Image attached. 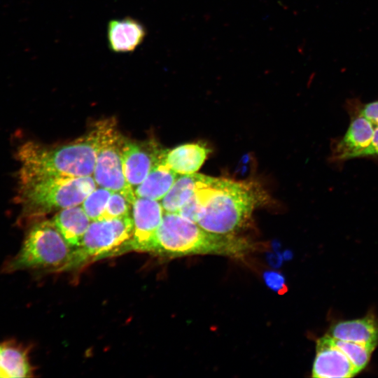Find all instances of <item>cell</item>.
<instances>
[{
	"label": "cell",
	"instance_id": "obj_7",
	"mask_svg": "<svg viewBox=\"0 0 378 378\" xmlns=\"http://www.w3.org/2000/svg\"><path fill=\"white\" fill-rule=\"evenodd\" d=\"M132 216L92 220L79 247L73 250L64 271L80 268L89 262L113 255L132 237Z\"/></svg>",
	"mask_w": 378,
	"mask_h": 378
},
{
	"label": "cell",
	"instance_id": "obj_20",
	"mask_svg": "<svg viewBox=\"0 0 378 378\" xmlns=\"http://www.w3.org/2000/svg\"><path fill=\"white\" fill-rule=\"evenodd\" d=\"M113 191L97 186L80 204L92 220L101 219Z\"/></svg>",
	"mask_w": 378,
	"mask_h": 378
},
{
	"label": "cell",
	"instance_id": "obj_26",
	"mask_svg": "<svg viewBox=\"0 0 378 378\" xmlns=\"http://www.w3.org/2000/svg\"><path fill=\"white\" fill-rule=\"evenodd\" d=\"M0 377H1V376H0Z\"/></svg>",
	"mask_w": 378,
	"mask_h": 378
},
{
	"label": "cell",
	"instance_id": "obj_3",
	"mask_svg": "<svg viewBox=\"0 0 378 378\" xmlns=\"http://www.w3.org/2000/svg\"><path fill=\"white\" fill-rule=\"evenodd\" d=\"M253 249V244L244 238L213 233L178 213L164 212L153 253L169 258L207 254L241 258Z\"/></svg>",
	"mask_w": 378,
	"mask_h": 378
},
{
	"label": "cell",
	"instance_id": "obj_18",
	"mask_svg": "<svg viewBox=\"0 0 378 378\" xmlns=\"http://www.w3.org/2000/svg\"><path fill=\"white\" fill-rule=\"evenodd\" d=\"M202 175L194 173L177 177L169 190L160 200L164 211L178 213L193 195Z\"/></svg>",
	"mask_w": 378,
	"mask_h": 378
},
{
	"label": "cell",
	"instance_id": "obj_12",
	"mask_svg": "<svg viewBox=\"0 0 378 378\" xmlns=\"http://www.w3.org/2000/svg\"><path fill=\"white\" fill-rule=\"evenodd\" d=\"M146 34L145 26L132 17L111 20L108 23V48L115 53L134 51L143 43Z\"/></svg>",
	"mask_w": 378,
	"mask_h": 378
},
{
	"label": "cell",
	"instance_id": "obj_22",
	"mask_svg": "<svg viewBox=\"0 0 378 378\" xmlns=\"http://www.w3.org/2000/svg\"><path fill=\"white\" fill-rule=\"evenodd\" d=\"M347 111H353L361 114L370 120L374 125H378V99L363 103L359 99H351L346 103Z\"/></svg>",
	"mask_w": 378,
	"mask_h": 378
},
{
	"label": "cell",
	"instance_id": "obj_4",
	"mask_svg": "<svg viewBox=\"0 0 378 378\" xmlns=\"http://www.w3.org/2000/svg\"><path fill=\"white\" fill-rule=\"evenodd\" d=\"M97 186L92 176L45 177L20 182L18 199L24 216L37 218L80 205Z\"/></svg>",
	"mask_w": 378,
	"mask_h": 378
},
{
	"label": "cell",
	"instance_id": "obj_25",
	"mask_svg": "<svg viewBox=\"0 0 378 378\" xmlns=\"http://www.w3.org/2000/svg\"><path fill=\"white\" fill-rule=\"evenodd\" d=\"M0 351H1V344H0Z\"/></svg>",
	"mask_w": 378,
	"mask_h": 378
},
{
	"label": "cell",
	"instance_id": "obj_8",
	"mask_svg": "<svg viewBox=\"0 0 378 378\" xmlns=\"http://www.w3.org/2000/svg\"><path fill=\"white\" fill-rule=\"evenodd\" d=\"M132 211V235L120 250L153 253L156 233L164 213L161 203L155 200L136 197Z\"/></svg>",
	"mask_w": 378,
	"mask_h": 378
},
{
	"label": "cell",
	"instance_id": "obj_21",
	"mask_svg": "<svg viewBox=\"0 0 378 378\" xmlns=\"http://www.w3.org/2000/svg\"><path fill=\"white\" fill-rule=\"evenodd\" d=\"M132 204L118 192H113L101 219H112L130 216Z\"/></svg>",
	"mask_w": 378,
	"mask_h": 378
},
{
	"label": "cell",
	"instance_id": "obj_1",
	"mask_svg": "<svg viewBox=\"0 0 378 378\" xmlns=\"http://www.w3.org/2000/svg\"><path fill=\"white\" fill-rule=\"evenodd\" d=\"M202 209L197 223L216 234H234L250 220L266 193L254 181L202 175L197 186Z\"/></svg>",
	"mask_w": 378,
	"mask_h": 378
},
{
	"label": "cell",
	"instance_id": "obj_23",
	"mask_svg": "<svg viewBox=\"0 0 378 378\" xmlns=\"http://www.w3.org/2000/svg\"><path fill=\"white\" fill-rule=\"evenodd\" d=\"M264 279L267 285L276 291L282 290L285 286L284 278L278 272H267L265 273Z\"/></svg>",
	"mask_w": 378,
	"mask_h": 378
},
{
	"label": "cell",
	"instance_id": "obj_10",
	"mask_svg": "<svg viewBox=\"0 0 378 378\" xmlns=\"http://www.w3.org/2000/svg\"><path fill=\"white\" fill-rule=\"evenodd\" d=\"M351 121L345 134L332 144L330 159L342 162L356 158L369 146L374 133V124L357 112L348 111Z\"/></svg>",
	"mask_w": 378,
	"mask_h": 378
},
{
	"label": "cell",
	"instance_id": "obj_14",
	"mask_svg": "<svg viewBox=\"0 0 378 378\" xmlns=\"http://www.w3.org/2000/svg\"><path fill=\"white\" fill-rule=\"evenodd\" d=\"M334 339L368 345H378V318L368 315L361 318L340 321L327 333Z\"/></svg>",
	"mask_w": 378,
	"mask_h": 378
},
{
	"label": "cell",
	"instance_id": "obj_15",
	"mask_svg": "<svg viewBox=\"0 0 378 378\" xmlns=\"http://www.w3.org/2000/svg\"><path fill=\"white\" fill-rule=\"evenodd\" d=\"M52 221L69 245L76 249L80 246L91 220L81 205L61 209Z\"/></svg>",
	"mask_w": 378,
	"mask_h": 378
},
{
	"label": "cell",
	"instance_id": "obj_11",
	"mask_svg": "<svg viewBox=\"0 0 378 378\" xmlns=\"http://www.w3.org/2000/svg\"><path fill=\"white\" fill-rule=\"evenodd\" d=\"M358 372L347 356L335 346L329 335L326 334L317 340L313 377H352Z\"/></svg>",
	"mask_w": 378,
	"mask_h": 378
},
{
	"label": "cell",
	"instance_id": "obj_16",
	"mask_svg": "<svg viewBox=\"0 0 378 378\" xmlns=\"http://www.w3.org/2000/svg\"><path fill=\"white\" fill-rule=\"evenodd\" d=\"M177 176L166 164L163 158L153 168L145 180L134 188L136 197L160 201L169 190Z\"/></svg>",
	"mask_w": 378,
	"mask_h": 378
},
{
	"label": "cell",
	"instance_id": "obj_24",
	"mask_svg": "<svg viewBox=\"0 0 378 378\" xmlns=\"http://www.w3.org/2000/svg\"><path fill=\"white\" fill-rule=\"evenodd\" d=\"M378 156V125L374 127L372 140L369 146L365 149L360 157Z\"/></svg>",
	"mask_w": 378,
	"mask_h": 378
},
{
	"label": "cell",
	"instance_id": "obj_17",
	"mask_svg": "<svg viewBox=\"0 0 378 378\" xmlns=\"http://www.w3.org/2000/svg\"><path fill=\"white\" fill-rule=\"evenodd\" d=\"M31 372L32 368L25 347L15 342L1 344V377H29Z\"/></svg>",
	"mask_w": 378,
	"mask_h": 378
},
{
	"label": "cell",
	"instance_id": "obj_2",
	"mask_svg": "<svg viewBox=\"0 0 378 378\" xmlns=\"http://www.w3.org/2000/svg\"><path fill=\"white\" fill-rule=\"evenodd\" d=\"M95 125L85 135L66 144L47 146L26 142L18 150L20 182L52 176H92L97 151Z\"/></svg>",
	"mask_w": 378,
	"mask_h": 378
},
{
	"label": "cell",
	"instance_id": "obj_5",
	"mask_svg": "<svg viewBox=\"0 0 378 378\" xmlns=\"http://www.w3.org/2000/svg\"><path fill=\"white\" fill-rule=\"evenodd\" d=\"M73 250L52 220H41L30 227L18 253L7 262L4 271L62 272L69 262Z\"/></svg>",
	"mask_w": 378,
	"mask_h": 378
},
{
	"label": "cell",
	"instance_id": "obj_13",
	"mask_svg": "<svg viewBox=\"0 0 378 378\" xmlns=\"http://www.w3.org/2000/svg\"><path fill=\"white\" fill-rule=\"evenodd\" d=\"M210 153L204 144H186L166 150L164 162L178 175L191 174L200 169Z\"/></svg>",
	"mask_w": 378,
	"mask_h": 378
},
{
	"label": "cell",
	"instance_id": "obj_6",
	"mask_svg": "<svg viewBox=\"0 0 378 378\" xmlns=\"http://www.w3.org/2000/svg\"><path fill=\"white\" fill-rule=\"evenodd\" d=\"M97 151L92 177L97 186L118 192L132 204L136 199L134 189L123 173L122 150L126 138L118 130L114 120L99 121Z\"/></svg>",
	"mask_w": 378,
	"mask_h": 378
},
{
	"label": "cell",
	"instance_id": "obj_19",
	"mask_svg": "<svg viewBox=\"0 0 378 378\" xmlns=\"http://www.w3.org/2000/svg\"><path fill=\"white\" fill-rule=\"evenodd\" d=\"M332 339L335 346L347 356L358 372L366 367L372 351L376 348L374 345L344 341L332 337Z\"/></svg>",
	"mask_w": 378,
	"mask_h": 378
},
{
	"label": "cell",
	"instance_id": "obj_9",
	"mask_svg": "<svg viewBox=\"0 0 378 378\" xmlns=\"http://www.w3.org/2000/svg\"><path fill=\"white\" fill-rule=\"evenodd\" d=\"M165 150L153 142L139 143L125 139L122 150L123 173L134 190L164 158Z\"/></svg>",
	"mask_w": 378,
	"mask_h": 378
}]
</instances>
